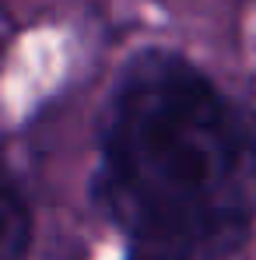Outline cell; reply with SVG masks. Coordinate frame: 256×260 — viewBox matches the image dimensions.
Instances as JSON below:
<instances>
[{
	"mask_svg": "<svg viewBox=\"0 0 256 260\" xmlns=\"http://www.w3.org/2000/svg\"><path fill=\"white\" fill-rule=\"evenodd\" d=\"M28 243H32V215H28L25 197L11 183L4 193V246H0V253H4V260H25Z\"/></svg>",
	"mask_w": 256,
	"mask_h": 260,
	"instance_id": "cell-2",
	"label": "cell"
},
{
	"mask_svg": "<svg viewBox=\"0 0 256 260\" xmlns=\"http://www.w3.org/2000/svg\"><path fill=\"white\" fill-rule=\"evenodd\" d=\"M98 197L133 260H217L256 215V113L179 56H144L113 99Z\"/></svg>",
	"mask_w": 256,
	"mask_h": 260,
	"instance_id": "cell-1",
	"label": "cell"
}]
</instances>
